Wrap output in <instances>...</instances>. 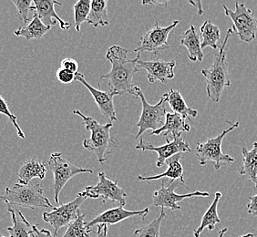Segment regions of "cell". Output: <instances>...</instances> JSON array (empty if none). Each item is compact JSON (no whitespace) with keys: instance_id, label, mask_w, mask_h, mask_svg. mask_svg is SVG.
<instances>
[{"instance_id":"6da1fadb","label":"cell","mask_w":257,"mask_h":237,"mask_svg":"<svg viewBox=\"0 0 257 237\" xmlns=\"http://www.w3.org/2000/svg\"><path fill=\"white\" fill-rule=\"evenodd\" d=\"M106 59L111 63L112 68L109 73L100 76L99 82L102 79H108L109 91L114 96L130 93L138 97V86L134 84V77L140 71L138 61L141 59V54H137L135 59H130L127 50L119 46H112L107 51Z\"/></svg>"},{"instance_id":"7a4b0ae2","label":"cell","mask_w":257,"mask_h":237,"mask_svg":"<svg viewBox=\"0 0 257 237\" xmlns=\"http://www.w3.org/2000/svg\"><path fill=\"white\" fill-rule=\"evenodd\" d=\"M234 34L232 28L227 30L225 39L214 55L213 64L208 69H203L202 74L206 79V93L213 102H219L223 89L231 86L226 58V45L230 37Z\"/></svg>"},{"instance_id":"3957f363","label":"cell","mask_w":257,"mask_h":237,"mask_svg":"<svg viewBox=\"0 0 257 237\" xmlns=\"http://www.w3.org/2000/svg\"><path fill=\"white\" fill-rule=\"evenodd\" d=\"M73 113L77 114L83 120V124L86 126V130L90 132V138L85 139L83 141V147L88 150L89 153H94L97 156L99 163H104L108 159L106 154L110 153L114 149L118 147V144L110 135V129L113 124H99L89 116H85L78 109H74Z\"/></svg>"},{"instance_id":"277c9868","label":"cell","mask_w":257,"mask_h":237,"mask_svg":"<svg viewBox=\"0 0 257 237\" xmlns=\"http://www.w3.org/2000/svg\"><path fill=\"white\" fill-rule=\"evenodd\" d=\"M0 202L8 206H20L36 210L37 208H51L54 205L44 195V190L40 183H29L27 185L15 183L12 187L6 188L5 194L0 195Z\"/></svg>"},{"instance_id":"5b68a950","label":"cell","mask_w":257,"mask_h":237,"mask_svg":"<svg viewBox=\"0 0 257 237\" xmlns=\"http://www.w3.org/2000/svg\"><path fill=\"white\" fill-rule=\"evenodd\" d=\"M239 124L238 122L232 124L229 128L223 131V133L216 137L208 139L205 143L197 144L196 157L202 166H204L209 162H213L214 163V169L219 170L221 168L222 163H232L234 162V159L232 156L223 153L222 143L229 133L239 127Z\"/></svg>"},{"instance_id":"8992f818","label":"cell","mask_w":257,"mask_h":237,"mask_svg":"<svg viewBox=\"0 0 257 237\" xmlns=\"http://www.w3.org/2000/svg\"><path fill=\"white\" fill-rule=\"evenodd\" d=\"M137 96L142 100L143 110L137 124L139 132L136 134V139L141 137L148 130H153V132H155L164 125L167 114L165 104L167 102L168 94H163V97L156 105H151L149 103L144 97V92L139 87L137 89Z\"/></svg>"},{"instance_id":"52a82bcc","label":"cell","mask_w":257,"mask_h":237,"mask_svg":"<svg viewBox=\"0 0 257 237\" xmlns=\"http://www.w3.org/2000/svg\"><path fill=\"white\" fill-rule=\"evenodd\" d=\"M224 14L232 21V29L242 42L251 43L255 40L257 31V19L254 18L252 10L248 9L244 3L236 2L235 10H229L223 6Z\"/></svg>"},{"instance_id":"ba28073f","label":"cell","mask_w":257,"mask_h":237,"mask_svg":"<svg viewBox=\"0 0 257 237\" xmlns=\"http://www.w3.org/2000/svg\"><path fill=\"white\" fill-rule=\"evenodd\" d=\"M48 168L53 173L54 177L55 202L57 204L60 203V193L64 188L66 183L75 175L79 173H93V171L88 168L78 167L74 164L69 163L67 159H65L61 153H54L50 155V160L47 163Z\"/></svg>"},{"instance_id":"9c48e42d","label":"cell","mask_w":257,"mask_h":237,"mask_svg":"<svg viewBox=\"0 0 257 237\" xmlns=\"http://www.w3.org/2000/svg\"><path fill=\"white\" fill-rule=\"evenodd\" d=\"M179 186L187 188L185 182L181 180H175L171 183L169 181L163 180L162 187L154 193V204L155 206L162 208H168L172 212L181 210V206L178 203L182 202L184 199L196 197H209L210 193H202V192H194V193H185V194H177L175 193V189Z\"/></svg>"},{"instance_id":"30bf717a","label":"cell","mask_w":257,"mask_h":237,"mask_svg":"<svg viewBox=\"0 0 257 237\" xmlns=\"http://www.w3.org/2000/svg\"><path fill=\"white\" fill-rule=\"evenodd\" d=\"M85 197L82 193L77 194L72 202L65 203L59 207H55L52 212H46L43 213V220L50 223L53 228V236L58 235L59 230L65 226H69L70 223L74 222L80 214L79 207L84 203Z\"/></svg>"},{"instance_id":"8fae6325","label":"cell","mask_w":257,"mask_h":237,"mask_svg":"<svg viewBox=\"0 0 257 237\" xmlns=\"http://www.w3.org/2000/svg\"><path fill=\"white\" fill-rule=\"evenodd\" d=\"M81 193L87 199H102L103 203L110 201L123 207L126 204L127 193L122 188L119 187L117 181L109 180L104 173H99V183L93 186L85 188Z\"/></svg>"},{"instance_id":"7c38bea8","label":"cell","mask_w":257,"mask_h":237,"mask_svg":"<svg viewBox=\"0 0 257 237\" xmlns=\"http://www.w3.org/2000/svg\"><path fill=\"white\" fill-rule=\"evenodd\" d=\"M178 24V20H175L171 25L163 28L160 25L159 22H156L154 28L149 30L141 38L138 48L134 50V52L137 54H141L143 52H151L157 54L163 50H169V35Z\"/></svg>"},{"instance_id":"4fadbf2b","label":"cell","mask_w":257,"mask_h":237,"mask_svg":"<svg viewBox=\"0 0 257 237\" xmlns=\"http://www.w3.org/2000/svg\"><path fill=\"white\" fill-rule=\"evenodd\" d=\"M167 144L163 146H154L153 144L144 143V138L141 139L135 148L137 150H143L144 152L146 151H153L158 154V160L156 162V166L161 168L165 164V162L168 159L173 157L177 154L182 153H191V148L189 144L185 142L183 136H177L172 139H166Z\"/></svg>"},{"instance_id":"5bb4252c","label":"cell","mask_w":257,"mask_h":237,"mask_svg":"<svg viewBox=\"0 0 257 237\" xmlns=\"http://www.w3.org/2000/svg\"><path fill=\"white\" fill-rule=\"evenodd\" d=\"M175 65L176 62L174 60L165 61L163 59H154L144 61L140 59L138 61V67L147 71V79L151 83L159 80L163 84H166L169 79L174 78Z\"/></svg>"},{"instance_id":"9a60e30c","label":"cell","mask_w":257,"mask_h":237,"mask_svg":"<svg viewBox=\"0 0 257 237\" xmlns=\"http://www.w3.org/2000/svg\"><path fill=\"white\" fill-rule=\"evenodd\" d=\"M75 79L78 80L81 84L84 85L85 87L89 89V92L94 98L95 102L98 105L99 110L101 113L103 114L104 117L108 118L110 124H112V122H116L117 117H116V111L114 107L113 94L109 92V90L102 91L100 89L92 87L85 80L84 76L79 72L75 74Z\"/></svg>"},{"instance_id":"2e32d148","label":"cell","mask_w":257,"mask_h":237,"mask_svg":"<svg viewBox=\"0 0 257 237\" xmlns=\"http://www.w3.org/2000/svg\"><path fill=\"white\" fill-rule=\"evenodd\" d=\"M149 212H150L149 208H145L142 211H127L124 209L123 206H118V207L109 209L100 213L94 219H92L90 222H88V226L91 228V226L99 225L102 223L107 225H112L134 216H138L142 220H145V218L148 215Z\"/></svg>"},{"instance_id":"e0dca14e","label":"cell","mask_w":257,"mask_h":237,"mask_svg":"<svg viewBox=\"0 0 257 237\" xmlns=\"http://www.w3.org/2000/svg\"><path fill=\"white\" fill-rule=\"evenodd\" d=\"M34 15L40 19L45 26L52 27L60 23V29L68 30L70 28V24L60 19L55 11V6H61L62 4L55 0H34Z\"/></svg>"},{"instance_id":"ac0fdd59","label":"cell","mask_w":257,"mask_h":237,"mask_svg":"<svg viewBox=\"0 0 257 237\" xmlns=\"http://www.w3.org/2000/svg\"><path fill=\"white\" fill-rule=\"evenodd\" d=\"M190 131L191 127L186 123V118L180 114L167 112L164 125L162 128L153 132L151 135H163L166 139H172L181 136L183 133H189Z\"/></svg>"},{"instance_id":"d6986e66","label":"cell","mask_w":257,"mask_h":237,"mask_svg":"<svg viewBox=\"0 0 257 237\" xmlns=\"http://www.w3.org/2000/svg\"><path fill=\"white\" fill-rule=\"evenodd\" d=\"M47 172L48 167L46 163H41L38 159H30L21 165L19 172V180L17 183L27 185L34 178L43 180Z\"/></svg>"},{"instance_id":"ffe728a7","label":"cell","mask_w":257,"mask_h":237,"mask_svg":"<svg viewBox=\"0 0 257 237\" xmlns=\"http://www.w3.org/2000/svg\"><path fill=\"white\" fill-rule=\"evenodd\" d=\"M201 38L196 31L194 26H191L189 30H186L181 39V45L184 46L188 51V58L192 61H203V50L201 48Z\"/></svg>"},{"instance_id":"44dd1931","label":"cell","mask_w":257,"mask_h":237,"mask_svg":"<svg viewBox=\"0 0 257 237\" xmlns=\"http://www.w3.org/2000/svg\"><path fill=\"white\" fill-rule=\"evenodd\" d=\"M9 212L11 213L13 221V226L7 229L10 237H36L33 225L30 224L20 210L9 206Z\"/></svg>"},{"instance_id":"7402d4cb","label":"cell","mask_w":257,"mask_h":237,"mask_svg":"<svg viewBox=\"0 0 257 237\" xmlns=\"http://www.w3.org/2000/svg\"><path fill=\"white\" fill-rule=\"evenodd\" d=\"M182 158V154H177L174 155L173 157L168 159L165 164L168 165V169L165 173L158 175H154V176H142L139 175L138 179L140 181L144 182H152L159 179H163V178H169L170 182H173L175 180H181L183 182H185L183 179V167L180 160Z\"/></svg>"},{"instance_id":"603a6c76","label":"cell","mask_w":257,"mask_h":237,"mask_svg":"<svg viewBox=\"0 0 257 237\" xmlns=\"http://www.w3.org/2000/svg\"><path fill=\"white\" fill-rule=\"evenodd\" d=\"M242 153V165L238 173L240 175L246 176L257 188V142L253 144L251 151L243 147Z\"/></svg>"},{"instance_id":"cb8c5ba5","label":"cell","mask_w":257,"mask_h":237,"mask_svg":"<svg viewBox=\"0 0 257 237\" xmlns=\"http://www.w3.org/2000/svg\"><path fill=\"white\" fill-rule=\"evenodd\" d=\"M221 197H222V193L220 192L215 193L213 203L203 214L200 226L193 231L194 237H200L205 228H207L209 231H213L216 226V224L221 222V219L218 215V203Z\"/></svg>"},{"instance_id":"d4e9b609","label":"cell","mask_w":257,"mask_h":237,"mask_svg":"<svg viewBox=\"0 0 257 237\" xmlns=\"http://www.w3.org/2000/svg\"><path fill=\"white\" fill-rule=\"evenodd\" d=\"M87 22L95 29L109 25L108 19V1L92 0Z\"/></svg>"},{"instance_id":"484cf974","label":"cell","mask_w":257,"mask_h":237,"mask_svg":"<svg viewBox=\"0 0 257 237\" xmlns=\"http://www.w3.org/2000/svg\"><path fill=\"white\" fill-rule=\"evenodd\" d=\"M50 28L51 27L45 26L43 22L34 15L28 25L16 30L14 34L18 37H23L27 40H40L50 30Z\"/></svg>"},{"instance_id":"4316f807","label":"cell","mask_w":257,"mask_h":237,"mask_svg":"<svg viewBox=\"0 0 257 237\" xmlns=\"http://www.w3.org/2000/svg\"><path fill=\"white\" fill-rule=\"evenodd\" d=\"M168 94V102L170 107L173 109L174 113L182 115L183 118H196L198 111L196 109H192L187 106L182 94L176 89H171Z\"/></svg>"},{"instance_id":"83f0119b","label":"cell","mask_w":257,"mask_h":237,"mask_svg":"<svg viewBox=\"0 0 257 237\" xmlns=\"http://www.w3.org/2000/svg\"><path fill=\"white\" fill-rule=\"evenodd\" d=\"M200 33L202 35V50L211 47L214 50H217L218 41L221 39V32L217 26L213 24L210 20H205L200 28Z\"/></svg>"},{"instance_id":"f1b7e54d","label":"cell","mask_w":257,"mask_h":237,"mask_svg":"<svg viewBox=\"0 0 257 237\" xmlns=\"http://www.w3.org/2000/svg\"><path fill=\"white\" fill-rule=\"evenodd\" d=\"M165 217L166 212L164 208H162L160 216L154 219L153 222H150L148 224L135 230L133 237H160L162 222L165 220Z\"/></svg>"},{"instance_id":"f546056e","label":"cell","mask_w":257,"mask_h":237,"mask_svg":"<svg viewBox=\"0 0 257 237\" xmlns=\"http://www.w3.org/2000/svg\"><path fill=\"white\" fill-rule=\"evenodd\" d=\"M85 217L86 215L80 212L79 217L68 226L62 237H89V233L93 232V230L88 226V222L85 221Z\"/></svg>"},{"instance_id":"4dcf8cb0","label":"cell","mask_w":257,"mask_h":237,"mask_svg":"<svg viewBox=\"0 0 257 237\" xmlns=\"http://www.w3.org/2000/svg\"><path fill=\"white\" fill-rule=\"evenodd\" d=\"M90 0H79L74 6L75 29L79 32L80 26L87 21L90 11Z\"/></svg>"},{"instance_id":"1f68e13d","label":"cell","mask_w":257,"mask_h":237,"mask_svg":"<svg viewBox=\"0 0 257 237\" xmlns=\"http://www.w3.org/2000/svg\"><path fill=\"white\" fill-rule=\"evenodd\" d=\"M12 3L18 10V19L24 24L31 21L30 19V12H34L35 6L31 0H12Z\"/></svg>"},{"instance_id":"d6a6232c","label":"cell","mask_w":257,"mask_h":237,"mask_svg":"<svg viewBox=\"0 0 257 237\" xmlns=\"http://www.w3.org/2000/svg\"><path fill=\"white\" fill-rule=\"evenodd\" d=\"M0 114H3V115H5V116H7V117L9 118V120L12 123L16 130H17V134L19 135V137H20L21 139L26 138L24 132L21 130L20 125L18 124L17 117L10 111V107H9V105H8L7 100H6L1 95H0Z\"/></svg>"},{"instance_id":"836d02e7","label":"cell","mask_w":257,"mask_h":237,"mask_svg":"<svg viewBox=\"0 0 257 237\" xmlns=\"http://www.w3.org/2000/svg\"><path fill=\"white\" fill-rule=\"evenodd\" d=\"M56 76H57V79H59V81L62 84H71L75 80L74 73L61 68L58 69Z\"/></svg>"},{"instance_id":"e575fe53","label":"cell","mask_w":257,"mask_h":237,"mask_svg":"<svg viewBox=\"0 0 257 237\" xmlns=\"http://www.w3.org/2000/svg\"><path fill=\"white\" fill-rule=\"evenodd\" d=\"M61 69L69 70L76 74L79 70V62L73 59H64L61 61Z\"/></svg>"},{"instance_id":"d590c367","label":"cell","mask_w":257,"mask_h":237,"mask_svg":"<svg viewBox=\"0 0 257 237\" xmlns=\"http://www.w3.org/2000/svg\"><path fill=\"white\" fill-rule=\"evenodd\" d=\"M249 203L247 204V212L251 215L257 216V194L254 196L248 197Z\"/></svg>"},{"instance_id":"8d00e7d4","label":"cell","mask_w":257,"mask_h":237,"mask_svg":"<svg viewBox=\"0 0 257 237\" xmlns=\"http://www.w3.org/2000/svg\"><path fill=\"white\" fill-rule=\"evenodd\" d=\"M33 230H34L36 237H54L50 230H47V229L39 230L38 225H33Z\"/></svg>"},{"instance_id":"74e56055","label":"cell","mask_w":257,"mask_h":237,"mask_svg":"<svg viewBox=\"0 0 257 237\" xmlns=\"http://www.w3.org/2000/svg\"><path fill=\"white\" fill-rule=\"evenodd\" d=\"M108 231H109V225L103 224V223L99 224L96 237H107L108 236Z\"/></svg>"},{"instance_id":"f35d334b","label":"cell","mask_w":257,"mask_h":237,"mask_svg":"<svg viewBox=\"0 0 257 237\" xmlns=\"http://www.w3.org/2000/svg\"><path fill=\"white\" fill-rule=\"evenodd\" d=\"M143 5L166 6L168 5V1H143Z\"/></svg>"},{"instance_id":"ab89813d","label":"cell","mask_w":257,"mask_h":237,"mask_svg":"<svg viewBox=\"0 0 257 237\" xmlns=\"http://www.w3.org/2000/svg\"><path fill=\"white\" fill-rule=\"evenodd\" d=\"M190 3L197 8L198 14H199V15H202V14H203V8H202V2H201V1H194V2H193V1H190Z\"/></svg>"},{"instance_id":"60d3db41","label":"cell","mask_w":257,"mask_h":237,"mask_svg":"<svg viewBox=\"0 0 257 237\" xmlns=\"http://www.w3.org/2000/svg\"><path fill=\"white\" fill-rule=\"evenodd\" d=\"M227 228H223L221 231H219V235H218V237H223V235L225 234V232H227Z\"/></svg>"},{"instance_id":"b9f144b4","label":"cell","mask_w":257,"mask_h":237,"mask_svg":"<svg viewBox=\"0 0 257 237\" xmlns=\"http://www.w3.org/2000/svg\"><path fill=\"white\" fill-rule=\"evenodd\" d=\"M239 237H254V235H253V233H251V232H249V233H246V234H243V235H241V236Z\"/></svg>"},{"instance_id":"7bdbcfd3","label":"cell","mask_w":257,"mask_h":237,"mask_svg":"<svg viewBox=\"0 0 257 237\" xmlns=\"http://www.w3.org/2000/svg\"><path fill=\"white\" fill-rule=\"evenodd\" d=\"M0 237H6V236H3V235H2V234H0Z\"/></svg>"}]
</instances>
